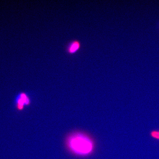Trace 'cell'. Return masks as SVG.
Returning <instances> with one entry per match:
<instances>
[{"instance_id": "1", "label": "cell", "mask_w": 159, "mask_h": 159, "mask_svg": "<svg viewBox=\"0 0 159 159\" xmlns=\"http://www.w3.org/2000/svg\"><path fill=\"white\" fill-rule=\"evenodd\" d=\"M67 147L73 152L80 155L88 154L92 152L94 144L87 135L76 133L70 135L67 139Z\"/></svg>"}, {"instance_id": "2", "label": "cell", "mask_w": 159, "mask_h": 159, "mask_svg": "<svg viewBox=\"0 0 159 159\" xmlns=\"http://www.w3.org/2000/svg\"><path fill=\"white\" fill-rule=\"evenodd\" d=\"M31 100L30 97L25 93H21L17 95L16 99V106L18 110H23L27 106L30 104Z\"/></svg>"}, {"instance_id": "3", "label": "cell", "mask_w": 159, "mask_h": 159, "mask_svg": "<svg viewBox=\"0 0 159 159\" xmlns=\"http://www.w3.org/2000/svg\"><path fill=\"white\" fill-rule=\"evenodd\" d=\"M81 47L80 42L74 40L70 42L66 47L67 52L70 54H73L77 52Z\"/></svg>"}, {"instance_id": "4", "label": "cell", "mask_w": 159, "mask_h": 159, "mask_svg": "<svg viewBox=\"0 0 159 159\" xmlns=\"http://www.w3.org/2000/svg\"><path fill=\"white\" fill-rule=\"evenodd\" d=\"M150 135L152 138L159 140V130H154L151 131L150 133Z\"/></svg>"}]
</instances>
